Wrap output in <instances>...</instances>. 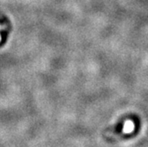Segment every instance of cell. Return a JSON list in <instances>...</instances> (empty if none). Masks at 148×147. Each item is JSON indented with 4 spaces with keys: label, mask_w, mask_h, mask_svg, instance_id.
Listing matches in <instances>:
<instances>
[{
    "label": "cell",
    "mask_w": 148,
    "mask_h": 147,
    "mask_svg": "<svg viewBox=\"0 0 148 147\" xmlns=\"http://www.w3.org/2000/svg\"><path fill=\"white\" fill-rule=\"evenodd\" d=\"M134 126H133V123L131 122H127L125 123V126H124V132L128 133V132H131L132 129H133Z\"/></svg>",
    "instance_id": "cell-1"
}]
</instances>
